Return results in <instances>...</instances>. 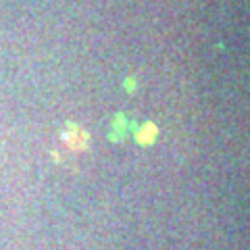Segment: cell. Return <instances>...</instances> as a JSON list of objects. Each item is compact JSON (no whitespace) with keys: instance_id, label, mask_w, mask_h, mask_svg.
Masks as SVG:
<instances>
[{"instance_id":"2","label":"cell","mask_w":250,"mask_h":250,"mask_svg":"<svg viewBox=\"0 0 250 250\" xmlns=\"http://www.w3.org/2000/svg\"><path fill=\"white\" fill-rule=\"evenodd\" d=\"M154 138H156V127H154L152 123H146L144 127L140 129V134H138V140L142 144H152Z\"/></svg>"},{"instance_id":"1","label":"cell","mask_w":250,"mask_h":250,"mask_svg":"<svg viewBox=\"0 0 250 250\" xmlns=\"http://www.w3.org/2000/svg\"><path fill=\"white\" fill-rule=\"evenodd\" d=\"M67 142H69V146H73V150H75V148L80 150V148L85 144V134H83L82 129H75V127H73V129L67 134Z\"/></svg>"}]
</instances>
